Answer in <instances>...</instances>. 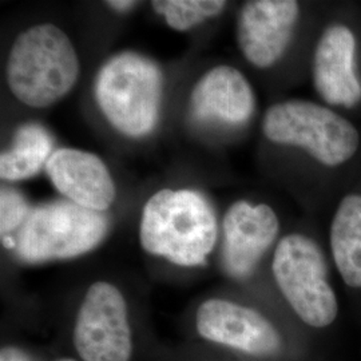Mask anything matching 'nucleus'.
<instances>
[{"mask_svg": "<svg viewBox=\"0 0 361 361\" xmlns=\"http://www.w3.org/2000/svg\"><path fill=\"white\" fill-rule=\"evenodd\" d=\"M280 229L277 214L268 205L237 201L228 209L222 231V265L233 277H249L274 243Z\"/></svg>", "mask_w": 361, "mask_h": 361, "instance_id": "obj_10", "label": "nucleus"}, {"mask_svg": "<svg viewBox=\"0 0 361 361\" xmlns=\"http://www.w3.org/2000/svg\"><path fill=\"white\" fill-rule=\"evenodd\" d=\"M106 4L118 13H128L130 10H133L138 3L131 1V0H113V1H107Z\"/></svg>", "mask_w": 361, "mask_h": 361, "instance_id": "obj_18", "label": "nucleus"}, {"mask_svg": "<svg viewBox=\"0 0 361 361\" xmlns=\"http://www.w3.org/2000/svg\"><path fill=\"white\" fill-rule=\"evenodd\" d=\"M46 170L56 190L79 207L104 213L116 200V183L98 155L63 147L52 153Z\"/></svg>", "mask_w": 361, "mask_h": 361, "instance_id": "obj_11", "label": "nucleus"}, {"mask_svg": "<svg viewBox=\"0 0 361 361\" xmlns=\"http://www.w3.org/2000/svg\"><path fill=\"white\" fill-rule=\"evenodd\" d=\"M336 268L350 288H361V195L343 198L331 226Z\"/></svg>", "mask_w": 361, "mask_h": 361, "instance_id": "obj_14", "label": "nucleus"}, {"mask_svg": "<svg viewBox=\"0 0 361 361\" xmlns=\"http://www.w3.org/2000/svg\"><path fill=\"white\" fill-rule=\"evenodd\" d=\"M78 353L85 361H129L128 308L114 285H91L78 312L74 331Z\"/></svg>", "mask_w": 361, "mask_h": 361, "instance_id": "obj_7", "label": "nucleus"}, {"mask_svg": "<svg viewBox=\"0 0 361 361\" xmlns=\"http://www.w3.org/2000/svg\"><path fill=\"white\" fill-rule=\"evenodd\" d=\"M293 0H253L241 8L237 19V40L246 59L268 68L286 51L298 20Z\"/></svg>", "mask_w": 361, "mask_h": 361, "instance_id": "obj_9", "label": "nucleus"}, {"mask_svg": "<svg viewBox=\"0 0 361 361\" xmlns=\"http://www.w3.org/2000/svg\"><path fill=\"white\" fill-rule=\"evenodd\" d=\"M200 335L213 343L255 356H271L281 348V337L257 310L226 300L205 301L197 312Z\"/></svg>", "mask_w": 361, "mask_h": 361, "instance_id": "obj_8", "label": "nucleus"}, {"mask_svg": "<svg viewBox=\"0 0 361 361\" xmlns=\"http://www.w3.org/2000/svg\"><path fill=\"white\" fill-rule=\"evenodd\" d=\"M265 137L274 143L301 147L325 166H338L359 149L356 128L334 110L310 101L273 104L262 121Z\"/></svg>", "mask_w": 361, "mask_h": 361, "instance_id": "obj_5", "label": "nucleus"}, {"mask_svg": "<svg viewBox=\"0 0 361 361\" xmlns=\"http://www.w3.org/2000/svg\"><path fill=\"white\" fill-rule=\"evenodd\" d=\"M1 361H27V359L18 350L7 349V350H3L1 353Z\"/></svg>", "mask_w": 361, "mask_h": 361, "instance_id": "obj_19", "label": "nucleus"}, {"mask_svg": "<svg viewBox=\"0 0 361 361\" xmlns=\"http://www.w3.org/2000/svg\"><path fill=\"white\" fill-rule=\"evenodd\" d=\"M6 77L18 101L35 109L49 107L77 83L75 47L59 27L49 23L30 27L13 42Z\"/></svg>", "mask_w": 361, "mask_h": 361, "instance_id": "obj_2", "label": "nucleus"}, {"mask_svg": "<svg viewBox=\"0 0 361 361\" xmlns=\"http://www.w3.org/2000/svg\"><path fill=\"white\" fill-rule=\"evenodd\" d=\"M356 38L344 25L324 30L313 56V86L325 102L353 107L361 101V82L355 71Z\"/></svg>", "mask_w": 361, "mask_h": 361, "instance_id": "obj_12", "label": "nucleus"}, {"mask_svg": "<svg viewBox=\"0 0 361 361\" xmlns=\"http://www.w3.org/2000/svg\"><path fill=\"white\" fill-rule=\"evenodd\" d=\"M155 13H161L169 27L188 31L224 11L222 0H157L152 3Z\"/></svg>", "mask_w": 361, "mask_h": 361, "instance_id": "obj_16", "label": "nucleus"}, {"mask_svg": "<svg viewBox=\"0 0 361 361\" xmlns=\"http://www.w3.org/2000/svg\"><path fill=\"white\" fill-rule=\"evenodd\" d=\"M51 134L39 123H26L16 130L13 145L0 155V177L22 180L34 177L52 155Z\"/></svg>", "mask_w": 361, "mask_h": 361, "instance_id": "obj_15", "label": "nucleus"}, {"mask_svg": "<svg viewBox=\"0 0 361 361\" xmlns=\"http://www.w3.org/2000/svg\"><path fill=\"white\" fill-rule=\"evenodd\" d=\"M32 207L25 195L13 188H1L0 192V233L3 244L11 240L23 226Z\"/></svg>", "mask_w": 361, "mask_h": 361, "instance_id": "obj_17", "label": "nucleus"}, {"mask_svg": "<svg viewBox=\"0 0 361 361\" xmlns=\"http://www.w3.org/2000/svg\"><path fill=\"white\" fill-rule=\"evenodd\" d=\"M164 75L150 58L119 52L95 79V98L107 121L125 135L145 137L155 129L162 104Z\"/></svg>", "mask_w": 361, "mask_h": 361, "instance_id": "obj_3", "label": "nucleus"}, {"mask_svg": "<svg viewBox=\"0 0 361 361\" xmlns=\"http://www.w3.org/2000/svg\"><path fill=\"white\" fill-rule=\"evenodd\" d=\"M109 219L68 200L32 207L26 222L4 245L25 262L38 264L85 255L99 245Z\"/></svg>", "mask_w": 361, "mask_h": 361, "instance_id": "obj_4", "label": "nucleus"}, {"mask_svg": "<svg viewBox=\"0 0 361 361\" xmlns=\"http://www.w3.org/2000/svg\"><path fill=\"white\" fill-rule=\"evenodd\" d=\"M271 271L285 300L313 328L329 326L338 304L323 250L304 234H288L276 247Z\"/></svg>", "mask_w": 361, "mask_h": 361, "instance_id": "obj_6", "label": "nucleus"}, {"mask_svg": "<svg viewBox=\"0 0 361 361\" xmlns=\"http://www.w3.org/2000/svg\"><path fill=\"white\" fill-rule=\"evenodd\" d=\"M255 92L237 68L219 66L195 83L190 97V113L195 121L241 126L255 114Z\"/></svg>", "mask_w": 361, "mask_h": 361, "instance_id": "obj_13", "label": "nucleus"}, {"mask_svg": "<svg viewBox=\"0 0 361 361\" xmlns=\"http://www.w3.org/2000/svg\"><path fill=\"white\" fill-rule=\"evenodd\" d=\"M141 244L150 255L180 267H198L217 243L219 226L207 198L189 189H164L143 207Z\"/></svg>", "mask_w": 361, "mask_h": 361, "instance_id": "obj_1", "label": "nucleus"}]
</instances>
